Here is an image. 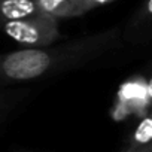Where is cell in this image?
<instances>
[{
    "instance_id": "cell-1",
    "label": "cell",
    "mask_w": 152,
    "mask_h": 152,
    "mask_svg": "<svg viewBox=\"0 0 152 152\" xmlns=\"http://www.w3.org/2000/svg\"><path fill=\"white\" fill-rule=\"evenodd\" d=\"M122 31L113 27L61 45L21 48L0 54V85L39 81L42 78L84 67L121 46Z\"/></svg>"
},
{
    "instance_id": "cell-2",
    "label": "cell",
    "mask_w": 152,
    "mask_h": 152,
    "mask_svg": "<svg viewBox=\"0 0 152 152\" xmlns=\"http://www.w3.org/2000/svg\"><path fill=\"white\" fill-rule=\"evenodd\" d=\"M58 20L37 12L34 15L0 23V30L14 39L21 48H43L60 39Z\"/></svg>"
},
{
    "instance_id": "cell-3",
    "label": "cell",
    "mask_w": 152,
    "mask_h": 152,
    "mask_svg": "<svg viewBox=\"0 0 152 152\" xmlns=\"http://www.w3.org/2000/svg\"><path fill=\"white\" fill-rule=\"evenodd\" d=\"M151 102L152 90L149 79L143 75H134L119 85L110 115L115 121H122L128 116L143 118L149 115Z\"/></svg>"
},
{
    "instance_id": "cell-4",
    "label": "cell",
    "mask_w": 152,
    "mask_h": 152,
    "mask_svg": "<svg viewBox=\"0 0 152 152\" xmlns=\"http://www.w3.org/2000/svg\"><path fill=\"white\" fill-rule=\"evenodd\" d=\"M39 12L55 20L82 17L93 11L88 0H36Z\"/></svg>"
},
{
    "instance_id": "cell-5",
    "label": "cell",
    "mask_w": 152,
    "mask_h": 152,
    "mask_svg": "<svg viewBox=\"0 0 152 152\" xmlns=\"http://www.w3.org/2000/svg\"><path fill=\"white\" fill-rule=\"evenodd\" d=\"M36 0H0V23L37 14Z\"/></svg>"
},
{
    "instance_id": "cell-6",
    "label": "cell",
    "mask_w": 152,
    "mask_h": 152,
    "mask_svg": "<svg viewBox=\"0 0 152 152\" xmlns=\"http://www.w3.org/2000/svg\"><path fill=\"white\" fill-rule=\"evenodd\" d=\"M124 152H152V121L146 115L137 124Z\"/></svg>"
},
{
    "instance_id": "cell-7",
    "label": "cell",
    "mask_w": 152,
    "mask_h": 152,
    "mask_svg": "<svg viewBox=\"0 0 152 152\" xmlns=\"http://www.w3.org/2000/svg\"><path fill=\"white\" fill-rule=\"evenodd\" d=\"M151 3L152 0H143L137 11L133 14L131 20L128 21V33L134 34L136 39H139L143 33L149 34L151 30Z\"/></svg>"
},
{
    "instance_id": "cell-8",
    "label": "cell",
    "mask_w": 152,
    "mask_h": 152,
    "mask_svg": "<svg viewBox=\"0 0 152 152\" xmlns=\"http://www.w3.org/2000/svg\"><path fill=\"white\" fill-rule=\"evenodd\" d=\"M115 0H88V3L93 9L99 8V6H103V5H107V3H112Z\"/></svg>"
},
{
    "instance_id": "cell-9",
    "label": "cell",
    "mask_w": 152,
    "mask_h": 152,
    "mask_svg": "<svg viewBox=\"0 0 152 152\" xmlns=\"http://www.w3.org/2000/svg\"><path fill=\"white\" fill-rule=\"evenodd\" d=\"M23 152H28V151H23Z\"/></svg>"
}]
</instances>
